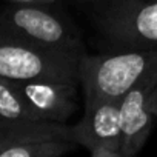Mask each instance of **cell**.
<instances>
[{"label": "cell", "instance_id": "cell-5", "mask_svg": "<svg viewBox=\"0 0 157 157\" xmlns=\"http://www.w3.org/2000/svg\"><path fill=\"white\" fill-rule=\"evenodd\" d=\"M72 140L93 157H123L122 100L108 99L85 105V114L71 126Z\"/></svg>", "mask_w": 157, "mask_h": 157}, {"label": "cell", "instance_id": "cell-6", "mask_svg": "<svg viewBox=\"0 0 157 157\" xmlns=\"http://www.w3.org/2000/svg\"><path fill=\"white\" fill-rule=\"evenodd\" d=\"M123 157H134L157 123V66L148 71L122 99Z\"/></svg>", "mask_w": 157, "mask_h": 157}, {"label": "cell", "instance_id": "cell-12", "mask_svg": "<svg viewBox=\"0 0 157 157\" xmlns=\"http://www.w3.org/2000/svg\"><path fill=\"white\" fill-rule=\"evenodd\" d=\"M77 2H85V3H93V2H97V0H77Z\"/></svg>", "mask_w": 157, "mask_h": 157}, {"label": "cell", "instance_id": "cell-10", "mask_svg": "<svg viewBox=\"0 0 157 157\" xmlns=\"http://www.w3.org/2000/svg\"><path fill=\"white\" fill-rule=\"evenodd\" d=\"M17 5H51L56 0H11Z\"/></svg>", "mask_w": 157, "mask_h": 157}, {"label": "cell", "instance_id": "cell-4", "mask_svg": "<svg viewBox=\"0 0 157 157\" xmlns=\"http://www.w3.org/2000/svg\"><path fill=\"white\" fill-rule=\"evenodd\" d=\"M80 57L0 36V77L14 82L40 78L78 80Z\"/></svg>", "mask_w": 157, "mask_h": 157}, {"label": "cell", "instance_id": "cell-1", "mask_svg": "<svg viewBox=\"0 0 157 157\" xmlns=\"http://www.w3.org/2000/svg\"><path fill=\"white\" fill-rule=\"evenodd\" d=\"M154 66H157V49L123 48L103 54L85 52L78 62L85 105L108 99L122 100Z\"/></svg>", "mask_w": 157, "mask_h": 157}, {"label": "cell", "instance_id": "cell-3", "mask_svg": "<svg viewBox=\"0 0 157 157\" xmlns=\"http://www.w3.org/2000/svg\"><path fill=\"white\" fill-rule=\"evenodd\" d=\"M43 6L17 5L3 10L0 13V36L82 57L86 48L80 31Z\"/></svg>", "mask_w": 157, "mask_h": 157}, {"label": "cell", "instance_id": "cell-9", "mask_svg": "<svg viewBox=\"0 0 157 157\" xmlns=\"http://www.w3.org/2000/svg\"><path fill=\"white\" fill-rule=\"evenodd\" d=\"M77 146L71 139H40L6 146L0 151V157H59L74 151Z\"/></svg>", "mask_w": 157, "mask_h": 157}, {"label": "cell", "instance_id": "cell-8", "mask_svg": "<svg viewBox=\"0 0 157 157\" xmlns=\"http://www.w3.org/2000/svg\"><path fill=\"white\" fill-rule=\"evenodd\" d=\"M43 120L25 100L13 80L0 77V129L8 131Z\"/></svg>", "mask_w": 157, "mask_h": 157}, {"label": "cell", "instance_id": "cell-11", "mask_svg": "<svg viewBox=\"0 0 157 157\" xmlns=\"http://www.w3.org/2000/svg\"><path fill=\"white\" fill-rule=\"evenodd\" d=\"M5 145H6V137H5V132L0 129V151L5 148Z\"/></svg>", "mask_w": 157, "mask_h": 157}, {"label": "cell", "instance_id": "cell-2", "mask_svg": "<svg viewBox=\"0 0 157 157\" xmlns=\"http://www.w3.org/2000/svg\"><path fill=\"white\" fill-rule=\"evenodd\" d=\"M91 17L113 49H157V0H97Z\"/></svg>", "mask_w": 157, "mask_h": 157}, {"label": "cell", "instance_id": "cell-7", "mask_svg": "<svg viewBox=\"0 0 157 157\" xmlns=\"http://www.w3.org/2000/svg\"><path fill=\"white\" fill-rule=\"evenodd\" d=\"M14 82V80H13ZM74 78H40L14 82L31 108L46 122L65 123L77 109L78 96Z\"/></svg>", "mask_w": 157, "mask_h": 157}]
</instances>
